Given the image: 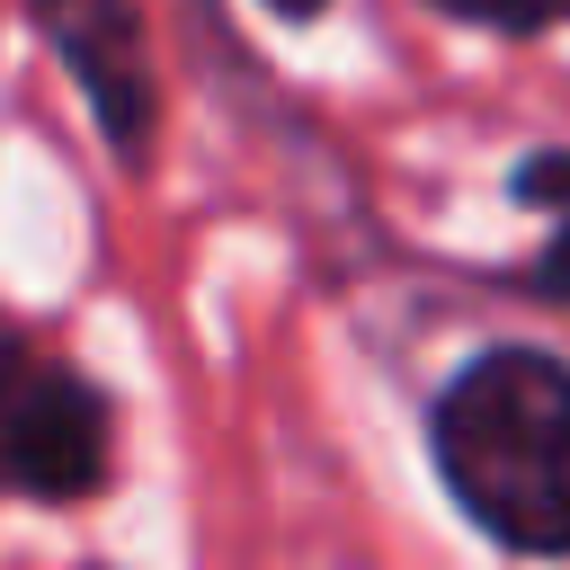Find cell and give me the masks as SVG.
<instances>
[{
  "instance_id": "obj_1",
  "label": "cell",
  "mask_w": 570,
  "mask_h": 570,
  "mask_svg": "<svg viewBox=\"0 0 570 570\" xmlns=\"http://www.w3.org/2000/svg\"><path fill=\"white\" fill-rule=\"evenodd\" d=\"M428 463L445 499L525 561L570 552V356L552 347H481L428 401Z\"/></svg>"
},
{
  "instance_id": "obj_3",
  "label": "cell",
  "mask_w": 570,
  "mask_h": 570,
  "mask_svg": "<svg viewBox=\"0 0 570 570\" xmlns=\"http://www.w3.org/2000/svg\"><path fill=\"white\" fill-rule=\"evenodd\" d=\"M36 36L53 45V62L80 80L107 151L125 169L151 160L160 134V89H151V45H142V9L134 0H27Z\"/></svg>"
},
{
  "instance_id": "obj_6",
  "label": "cell",
  "mask_w": 570,
  "mask_h": 570,
  "mask_svg": "<svg viewBox=\"0 0 570 570\" xmlns=\"http://www.w3.org/2000/svg\"><path fill=\"white\" fill-rule=\"evenodd\" d=\"M258 9H276V18H321L330 0H258Z\"/></svg>"
},
{
  "instance_id": "obj_2",
  "label": "cell",
  "mask_w": 570,
  "mask_h": 570,
  "mask_svg": "<svg viewBox=\"0 0 570 570\" xmlns=\"http://www.w3.org/2000/svg\"><path fill=\"white\" fill-rule=\"evenodd\" d=\"M107 463H116L107 392L27 330H0V499L80 508L98 499Z\"/></svg>"
},
{
  "instance_id": "obj_4",
  "label": "cell",
  "mask_w": 570,
  "mask_h": 570,
  "mask_svg": "<svg viewBox=\"0 0 570 570\" xmlns=\"http://www.w3.org/2000/svg\"><path fill=\"white\" fill-rule=\"evenodd\" d=\"M508 196L517 205H543V223H552V240L525 258V294L534 303H570V151H525L517 169H508Z\"/></svg>"
},
{
  "instance_id": "obj_5",
  "label": "cell",
  "mask_w": 570,
  "mask_h": 570,
  "mask_svg": "<svg viewBox=\"0 0 570 570\" xmlns=\"http://www.w3.org/2000/svg\"><path fill=\"white\" fill-rule=\"evenodd\" d=\"M428 9H445L463 27H499V36H543L570 18V0H428Z\"/></svg>"
}]
</instances>
